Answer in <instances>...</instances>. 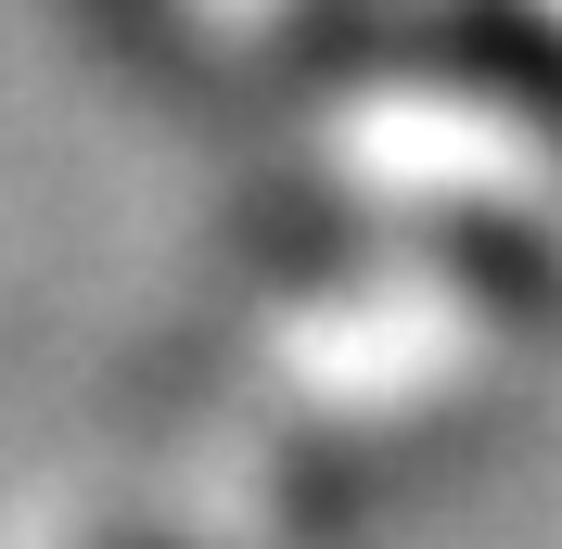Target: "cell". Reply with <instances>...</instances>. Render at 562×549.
I'll list each match as a JSON object with an SVG mask.
<instances>
[{
	"mask_svg": "<svg viewBox=\"0 0 562 549\" xmlns=\"http://www.w3.org/2000/svg\"><path fill=\"white\" fill-rule=\"evenodd\" d=\"M77 549H281V537L244 512V498H217V485L179 460V485H154V498H115V512L90 524Z\"/></svg>",
	"mask_w": 562,
	"mask_h": 549,
	"instance_id": "cell-1",
	"label": "cell"
},
{
	"mask_svg": "<svg viewBox=\"0 0 562 549\" xmlns=\"http://www.w3.org/2000/svg\"><path fill=\"white\" fill-rule=\"evenodd\" d=\"M179 13H205V26H231V38H256V26H281L294 0H179Z\"/></svg>",
	"mask_w": 562,
	"mask_h": 549,
	"instance_id": "cell-2",
	"label": "cell"
}]
</instances>
